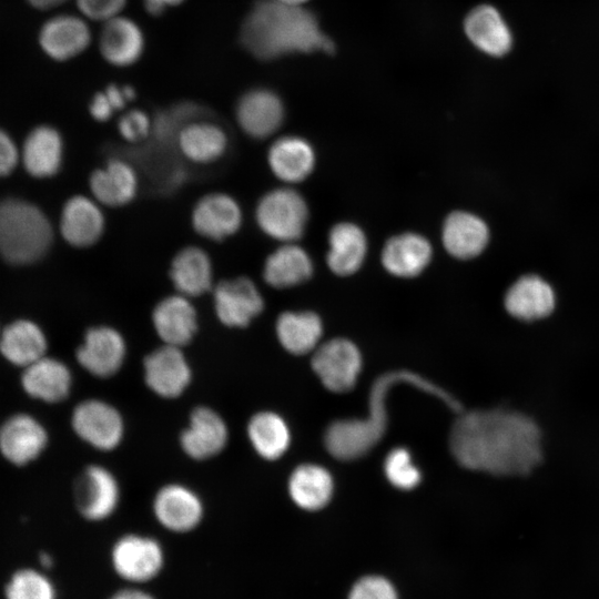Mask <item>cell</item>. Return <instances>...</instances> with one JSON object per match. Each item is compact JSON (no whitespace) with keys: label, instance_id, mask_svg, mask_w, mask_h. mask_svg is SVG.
I'll return each instance as SVG.
<instances>
[{"label":"cell","instance_id":"cell-40","mask_svg":"<svg viewBox=\"0 0 599 599\" xmlns=\"http://www.w3.org/2000/svg\"><path fill=\"white\" fill-rule=\"evenodd\" d=\"M387 480L402 490L414 489L422 480V474L415 466L410 453L404 447L392 449L384 461Z\"/></svg>","mask_w":599,"mask_h":599},{"label":"cell","instance_id":"cell-2","mask_svg":"<svg viewBox=\"0 0 599 599\" xmlns=\"http://www.w3.org/2000/svg\"><path fill=\"white\" fill-rule=\"evenodd\" d=\"M240 42L260 60H273L295 52L333 50V42L319 30L309 11L277 0L254 2L241 26Z\"/></svg>","mask_w":599,"mask_h":599},{"label":"cell","instance_id":"cell-47","mask_svg":"<svg viewBox=\"0 0 599 599\" xmlns=\"http://www.w3.org/2000/svg\"><path fill=\"white\" fill-rule=\"evenodd\" d=\"M109 599H156L141 586H128L112 593Z\"/></svg>","mask_w":599,"mask_h":599},{"label":"cell","instance_id":"cell-32","mask_svg":"<svg viewBox=\"0 0 599 599\" xmlns=\"http://www.w3.org/2000/svg\"><path fill=\"white\" fill-rule=\"evenodd\" d=\"M62 154L63 141L59 131L50 125H39L24 141L22 161L31 175L48 177L59 171Z\"/></svg>","mask_w":599,"mask_h":599},{"label":"cell","instance_id":"cell-48","mask_svg":"<svg viewBox=\"0 0 599 599\" xmlns=\"http://www.w3.org/2000/svg\"><path fill=\"white\" fill-rule=\"evenodd\" d=\"M183 0H144L145 10L152 16H160L169 7L177 6Z\"/></svg>","mask_w":599,"mask_h":599},{"label":"cell","instance_id":"cell-43","mask_svg":"<svg viewBox=\"0 0 599 599\" xmlns=\"http://www.w3.org/2000/svg\"><path fill=\"white\" fill-rule=\"evenodd\" d=\"M126 0H75L78 11L88 20L105 22L116 16Z\"/></svg>","mask_w":599,"mask_h":599},{"label":"cell","instance_id":"cell-37","mask_svg":"<svg viewBox=\"0 0 599 599\" xmlns=\"http://www.w3.org/2000/svg\"><path fill=\"white\" fill-rule=\"evenodd\" d=\"M275 332L284 349L294 355H304L316 349L323 324L313 312L287 311L277 317Z\"/></svg>","mask_w":599,"mask_h":599},{"label":"cell","instance_id":"cell-13","mask_svg":"<svg viewBox=\"0 0 599 599\" xmlns=\"http://www.w3.org/2000/svg\"><path fill=\"white\" fill-rule=\"evenodd\" d=\"M152 510L156 521L167 531L186 534L194 530L204 516L201 497L190 487L171 483L155 494Z\"/></svg>","mask_w":599,"mask_h":599},{"label":"cell","instance_id":"cell-21","mask_svg":"<svg viewBox=\"0 0 599 599\" xmlns=\"http://www.w3.org/2000/svg\"><path fill=\"white\" fill-rule=\"evenodd\" d=\"M89 186L99 204L116 207L129 204L135 197L139 177L128 161L111 159L104 166L92 172Z\"/></svg>","mask_w":599,"mask_h":599},{"label":"cell","instance_id":"cell-16","mask_svg":"<svg viewBox=\"0 0 599 599\" xmlns=\"http://www.w3.org/2000/svg\"><path fill=\"white\" fill-rule=\"evenodd\" d=\"M243 213L238 202L226 193H210L201 197L192 211L194 231L209 240L222 241L242 226Z\"/></svg>","mask_w":599,"mask_h":599},{"label":"cell","instance_id":"cell-1","mask_svg":"<svg viewBox=\"0 0 599 599\" xmlns=\"http://www.w3.org/2000/svg\"><path fill=\"white\" fill-rule=\"evenodd\" d=\"M449 448L469 470L495 476H525L542 460V433L529 415L505 408L458 414Z\"/></svg>","mask_w":599,"mask_h":599},{"label":"cell","instance_id":"cell-36","mask_svg":"<svg viewBox=\"0 0 599 599\" xmlns=\"http://www.w3.org/2000/svg\"><path fill=\"white\" fill-rule=\"evenodd\" d=\"M248 441L265 460L281 458L291 445V430L286 420L275 412L261 410L251 416L246 425Z\"/></svg>","mask_w":599,"mask_h":599},{"label":"cell","instance_id":"cell-19","mask_svg":"<svg viewBox=\"0 0 599 599\" xmlns=\"http://www.w3.org/2000/svg\"><path fill=\"white\" fill-rule=\"evenodd\" d=\"M152 324L165 345L184 347L197 331V314L189 297L181 294L162 298L152 311Z\"/></svg>","mask_w":599,"mask_h":599},{"label":"cell","instance_id":"cell-4","mask_svg":"<svg viewBox=\"0 0 599 599\" xmlns=\"http://www.w3.org/2000/svg\"><path fill=\"white\" fill-rule=\"evenodd\" d=\"M53 230L35 205L17 199L0 203V254L10 263L27 264L49 250Z\"/></svg>","mask_w":599,"mask_h":599},{"label":"cell","instance_id":"cell-44","mask_svg":"<svg viewBox=\"0 0 599 599\" xmlns=\"http://www.w3.org/2000/svg\"><path fill=\"white\" fill-rule=\"evenodd\" d=\"M19 160L18 149L10 135L0 129V176L14 170Z\"/></svg>","mask_w":599,"mask_h":599},{"label":"cell","instance_id":"cell-26","mask_svg":"<svg viewBox=\"0 0 599 599\" xmlns=\"http://www.w3.org/2000/svg\"><path fill=\"white\" fill-rule=\"evenodd\" d=\"M170 278L176 292L189 298L199 297L213 287V265L199 246L180 250L172 260Z\"/></svg>","mask_w":599,"mask_h":599},{"label":"cell","instance_id":"cell-20","mask_svg":"<svg viewBox=\"0 0 599 599\" xmlns=\"http://www.w3.org/2000/svg\"><path fill=\"white\" fill-rule=\"evenodd\" d=\"M105 219L99 203L83 195L69 199L61 212L60 232L72 246L88 247L104 232Z\"/></svg>","mask_w":599,"mask_h":599},{"label":"cell","instance_id":"cell-9","mask_svg":"<svg viewBox=\"0 0 599 599\" xmlns=\"http://www.w3.org/2000/svg\"><path fill=\"white\" fill-rule=\"evenodd\" d=\"M311 364L327 389L344 393L356 384L363 362L361 352L353 342L334 338L316 347Z\"/></svg>","mask_w":599,"mask_h":599},{"label":"cell","instance_id":"cell-22","mask_svg":"<svg viewBox=\"0 0 599 599\" xmlns=\"http://www.w3.org/2000/svg\"><path fill=\"white\" fill-rule=\"evenodd\" d=\"M103 23L98 43L103 59L115 67L135 63L144 50V37L139 24L122 16Z\"/></svg>","mask_w":599,"mask_h":599},{"label":"cell","instance_id":"cell-15","mask_svg":"<svg viewBox=\"0 0 599 599\" xmlns=\"http://www.w3.org/2000/svg\"><path fill=\"white\" fill-rule=\"evenodd\" d=\"M229 427L223 417L207 406L195 407L180 435V446L194 460L219 455L227 445Z\"/></svg>","mask_w":599,"mask_h":599},{"label":"cell","instance_id":"cell-49","mask_svg":"<svg viewBox=\"0 0 599 599\" xmlns=\"http://www.w3.org/2000/svg\"><path fill=\"white\" fill-rule=\"evenodd\" d=\"M39 565L44 570L50 569L53 566V557L48 552H41L39 556Z\"/></svg>","mask_w":599,"mask_h":599},{"label":"cell","instance_id":"cell-17","mask_svg":"<svg viewBox=\"0 0 599 599\" xmlns=\"http://www.w3.org/2000/svg\"><path fill=\"white\" fill-rule=\"evenodd\" d=\"M235 116L240 128L254 139L275 133L284 120V105L280 97L267 89L245 92L236 103Z\"/></svg>","mask_w":599,"mask_h":599},{"label":"cell","instance_id":"cell-33","mask_svg":"<svg viewBox=\"0 0 599 599\" xmlns=\"http://www.w3.org/2000/svg\"><path fill=\"white\" fill-rule=\"evenodd\" d=\"M328 244L326 261L332 272L346 276L358 271L367 253V240L356 224H336L329 232Z\"/></svg>","mask_w":599,"mask_h":599},{"label":"cell","instance_id":"cell-12","mask_svg":"<svg viewBox=\"0 0 599 599\" xmlns=\"http://www.w3.org/2000/svg\"><path fill=\"white\" fill-rule=\"evenodd\" d=\"M121 489L113 473L101 465L88 466L75 485V504L89 521H103L119 507Z\"/></svg>","mask_w":599,"mask_h":599},{"label":"cell","instance_id":"cell-8","mask_svg":"<svg viewBox=\"0 0 599 599\" xmlns=\"http://www.w3.org/2000/svg\"><path fill=\"white\" fill-rule=\"evenodd\" d=\"M71 426L84 443L102 451L119 447L125 432L121 413L110 403L97 398L83 400L74 407Z\"/></svg>","mask_w":599,"mask_h":599},{"label":"cell","instance_id":"cell-11","mask_svg":"<svg viewBox=\"0 0 599 599\" xmlns=\"http://www.w3.org/2000/svg\"><path fill=\"white\" fill-rule=\"evenodd\" d=\"M145 385L159 397L181 396L192 380V368L181 347L162 344L143 361Z\"/></svg>","mask_w":599,"mask_h":599},{"label":"cell","instance_id":"cell-7","mask_svg":"<svg viewBox=\"0 0 599 599\" xmlns=\"http://www.w3.org/2000/svg\"><path fill=\"white\" fill-rule=\"evenodd\" d=\"M35 41L48 60L59 63L71 61L91 43L88 19L80 13H50L38 27Z\"/></svg>","mask_w":599,"mask_h":599},{"label":"cell","instance_id":"cell-18","mask_svg":"<svg viewBox=\"0 0 599 599\" xmlns=\"http://www.w3.org/2000/svg\"><path fill=\"white\" fill-rule=\"evenodd\" d=\"M47 444L45 428L31 415H13L0 428V451L7 460L18 466L34 460Z\"/></svg>","mask_w":599,"mask_h":599},{"label":"cell","instance_id":"cell-45","mask_svg":"<svg viewBox=\"0 0 599 599\" xmlns=\"http://www.w3.org/2000/svg\"><path fill=\"white\" fill-rule=\"evenodd\" d=\"M89 111L94 120L105 122L116 112V109L106 92L100 91L91 99Z\"/></svg>","mask_w":599,"mask_h":599},{"label":"cell","instance_id":"cell-3","mask_svg":"<svg viewBox=\"0 0 599 599\" xmlns=\"http://www.w3.org/2000/svg\"><path fill=\"white\" fill-rule=\"evenodd\" d=\"M402 383L439 398L457 414L463 412L458 399L426 377L408 369L387 372L378 376L370 387L366 418L338 419L327 426L324 433L327 451L336 459L354 460L376 446L387 429L389 389Z\"/></svg>","mask_w":599,"mask_h":599},{"label":"cell","instance_id":"cell-35","mask_svg":"<svg viewBox=\"0 0 599 599\" xmlns=\"http://www.w3.org/2000/svg\"><path fill=\"white\" fill-rule=\"evenodd\" d=\"M287 489L296 506L313 511L325 507L331 500L334 481L326 468L314 464H303L290 475Z\"/></svg>","mask_w":599,"mask_h":599},{"label":"cell","instance_id":"cell-28","mask_svg":"<svg viewBox=\"0 0 599 599\" xmlns=\"http://www.w3.org/2000/svg\"><path fill=\"white\" fill-rule=\"evenodd\" d=\"M505 308L515 318L536 321L547 317L555 308L552 288L535 275L516 281L505 295Z\"/></svg>","mask_w":599,"mask_h":599},{"label":"cell","instance_id":"cell-6","mask_svg":"<svg viewBox=\"0 0 599 599\" xmlns=\"http://www.w3.org/2000/svg\"><path fill=\"white\" fill-rule=\"evenodd\" d=\"M110 561L115 575L129 586H142L160 576L165 565V552L153 537L126 534L113 544Z\"/></svg>","mask_w":599,"mask_h":599},{"label":"cell","instance_id":"cell-38","mask_svg":"<svg viewBox=\"0 0 599 599\" xmlns=\"http://www.w3.org/2000/svg\"><path fill=\"white\" fill-rule=\"evenodd\" d=\"M3 599H59L47 570L34 567L14 569L3 585Z\"/></svg>","mask_w":599,"mask_h":599},{"label":"cell","instance_id":"cell-46","mask_svg":"<svg viewBox=\"0 0 599 599\" xmlns=\"http://www.w3.org/2000/svg\"><path fill=\"white\" fill-rule=\"evenodd\" d=\"M31 10L42 13H53L60 10L70 0H22Z\"/></svg>","mask_w":599,"mask_h":599},{"label":"cell","instance_id":"cell-29","mask_svg":"<svg viewBox=\"0 0 599 599\" xmlns=\"http://www.w3.org/2000/svg\"><path fill=\"white\" fill-rule=\"evenodd\" d=\"M272 173L285 183L305 180L314 169L315 153L312 145L300 136H282L267 152Z\"/></svg>","mask_w":599,"mask_h":599},{"label":"cell","instance_id":"cell-14","mask_svg":"<svg viewBox=\"0 0 599 599\" xmlns=\"http://www.w3.org/2000/svg\"><path fill=\"white\" fill-rule=\"evenodd\" d=\"M75 356L80 366L91 375L109 378L123 366L126 343L123 335L114 327L94 326L85 332Z\"/></svg>","mask_w":599,"mask_h":599},{"label":"cell","instance_id":"cell-23","mask_svg":"<svg viewBox=\"0 0 599 599\" xmlns=\"http://www.w3.org/2000/svg\"><path fill=\"white\" fill-rule=\"evenodd\" d=\"M21 384L32 398L59 403L67 398L71 390L72 375L63 362L44 355L24 367Z\"/></svg>","mask_w":599,"mask_h":599},{"label":"cell","instance_id":"cell-41","mask_svg":"<svg viewBox=\"0 0 599 599\" xmlns=\"http://www.w3.org/2000/svg\"><path fill=\"white\" fill-rule=\"evenodd\" d=\"M349 599H397V593L386 578L367 576L354 585Z\"/></svg>","mask_w":599,"mask_h":599},{"label":"cell","instance_id":"cell-25","mask_svg":"<svg viewBox=\"0 0 599 599\" xmlns=\"http://www.w3.org/2000/svg\"><path fill=\"white\" fill-rule=\"evenodd\" d=\"M430 243L417 233H403L389 238L382 251V264L394 276L414 277L432 260Z\"/></svg>","mask_w":599,"mask_h":599},{"label":"cell","instance_id":"cell-31","mask_svg":"<svg viewBox=\"0 0 599 599\" xmlns=\"http://www.w3.org/2000/svg\"><path fill=\"white\" fill-rule=\"evenodd\" d=\"M313 274V262L308 253L293 243H283L264 262L263 278L275 288L298 285Z\"/></svg>","mask_w":599,"mask_h":599},{"label":"cell","instance_id":"cell-5","mask_svg":"<svg viewBox=\"0 0 599 599\" xmlns=\"http://www.w3.org/2000/svg\"><path fill=\"white\" fill-rule=\"evenodd\" d=\"M255 220L267 236L283 243H293L305 231L308 220L307 204L293 189H274L260 199Z\"/></svg>","mask_w":599,"mask_h":599},{"label":"cell","instance_id":"cell-39","mask_svg":"<svg viewBox=\"0 0 599 599\" xmlns=\"http://www.w3.org/2000/svg\"><path fill=\"white\" fill-rule=\"evenodd\" d=\"M202 108L193 102H181L161 111L152 122V131L161 141H175L180 130L190 121L202 116Z\"/></svg>","mask_w":599,"mask_h":599},{"label":"cell","instance_id":"cell-24","mask_svg":"<svg viewBox=\"0 0 599 599\" xmlns=\"http://www.w3.org/2000/svg\"><path fill=\"white\" fill-rule=\"evenodd\" d=\"M175 143L189 161L207 164L224 155L229 146V138L221 125L195 119L180 130Z\"/></svg>","mask_w":599,"mask_h":599},{"label":"cell","instance_id":"cell-10","mask_svg":"<svg viewBox=\"0 0 599 599\" xmlns=\"http://www.w3.org/2000/svg\"><path fill=\"white\" fill-rule=\"evenodd\" d=\"M213 305L224 326L244 328L263 312L264 298L252 280L238 276L215 285Z\"/></svg>","mask_w":599,"mask_h":599},{"label":"cell","instance_id":"cell-27","mask_svg":"<svg viewBox=\"0 0 599 599\" xmlns=\"http://www.w3.org/2000/svg\"><path fill=\"white\" fill-rule=\"evenodd\" d=\"M446 251L457 258L479 255L487 245L489 232L486 223L475 214L464 211L450 213L441 230Z\"/></svg>","mask_w":599,"mask_h":599},{"label":"cell","instance_id":"cell-34","mask_svg":"<svg viewBox=\"0 0 599 599\" xmlns=\"http://www.w3.org/2000/svg\"><path fill=\"white\" fill-rule=\"evenodd\" d=\"M47 338L33 322L18 319L0 333V352L13 365L27 367L47 352Z\"/></svg>","mask_w":599,"mask_h":599},{"label":"cell","instance_id":"cell-30","mask_svg":"<svg viewBox=\"0 0 599 599\" xmlns=\"http://www.w3.org/2000/svg\"><path fill=\"white\" fill-rule=\"evenodd\" d=\"M465 32L468 39L483 52L501 57L512 43L511 32L491 6L483 4L473 9L465 20Z\"/></svg>","mask_w":599,"mask_h":599},{"label":"cell","instance_id":"cell-42","mask_svg":"<svg viewBox=\"0 0 599 599\" xmlns=\"http://www.w3.org/2000/svg\"><path fill=\"white\" fill-rule=\"evenodd\" d=\"M118 130L125 141L141 142L152 132V121L145 112L131 110L120 118Z\"/></svg>","mask_w":599,"mask_h":599},{"label":"cell","instance_id":"cell-50","mask_svg":"<svg viewBox=\"0 0 599 599\" xmlns=\"http://www.w3.org/2000/svg\"><path fill=\"white\" fill-rule=\"evenodd\" d=\"M277 1L286 3V4H291V6H301L307 0H277Z\"/></svg>","mask_w":599,"mask_h":599}]
</instances>
